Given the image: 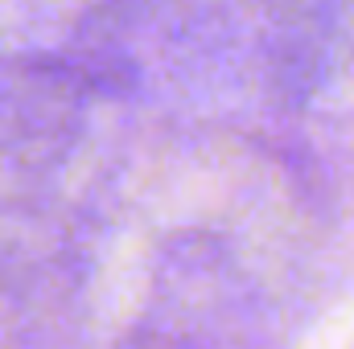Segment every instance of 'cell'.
<instances>
[]
</instances>
